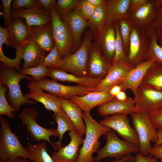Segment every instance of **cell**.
<instances>
[{
	"label": "cell",
	"mask_w": 162,
	"mask_h": 162,
	"mask_svg": "<svg viewBox=\"0 0 162 162\" xmlns=\"http://www.w3.org/2000/svg\"><path fill=\"white\" fill-rule=\"evenodd\" d=\"M20 158H18L14 159H10L6 160L4 162H20ZM0 162H3L2 161H0Z\"/></svg>",
	"instance_id": "cell-57"
},
{
	"label": "cell",
	"mask_w": 162,
	"mask_h": 162,
	"mask_svg": "<svg viewBox=\"0 0 162 162\" xmlns=\"http://www.w3.org/2000/svg\"><path fill=\"white\" fill-rule=\"evenodd\" d=\"M35 2L37 5L50 12L52 8L55 7L56 3L55 0H35Z\"/></svg>",
	"instance_id": "cell-47"
},
{
	"label": "cell",
	"mask_w": 162,
	"mask_h": 162,
	"mask_svg": "<svg viewBox=\"0 0 162 162\" xmlns=\"http://www.w3.org/2000/svg\"><path fill=\"white\" fill-rule=\"evenodd\" d=\"M20 162H29V161L27 159L23 158H20Z\"/></svg>",
	"instance_id": "cell-59"
},
{
	"label": "cell",
	"mask_w": 162,
	"mask_h": 162,
	"mask_svg": "<svg viewBox=\"0 0 162 162\" xmlns=\"http://www.w3.org/2000/svg\"><path fill=\"white\" fill-rule=\"evenodd\" d=\"M24 49L22 55L24 63L22 69L36 67L41 64L48 52L30 39Z\"/></svg>",
	"instance_id": "cell-26"
},
{
	"label": "cell",
	"mask_w": 162,
	"mask_h": 162,
	"mask_svg": "<svg viewBox=\"0 0 162 162\" xmlns=\"http://www.w3.org/2000/svg\"><path fill=\"white\" fill-rule=\"evenodd\" d=\"M112 64L103 56L97 44H92L89 54L88 76L103 79Z\"/></svg>",
	"instance_id": "cell-16"
},
{
	"label": "cell",
	"mask_w": 162,
	"mask_h": 162,
	"mask_svg": "<svg viewBox=\"0 0 162 162\" xmlns=\"http://www.w3.org/2000/svg\"><path fill=\"white\" fill-rule=\"evenodd\" d=\"M8 89L6 86H3L0 84V115H5L12 118L15 117L12 112L16 111L8 104L6 99L5 93L7 91Z\"/></svg>",
	"instance_id": "cell-37"
},
{
	"label": "cell",
	"mask_w": 162,
	"mask_h": 162,
	"mask_svg": "<svg viewBox=\"0 0 162 162\" xmlns=\"http://www.w3.org/2000/svg\"><path fill=\"white\" fill-rule=\"evenodd\" d=\"M104 136L106 141V144L97 151L94 162H99L108 157L120 158L125 155L139 152V146L121 140L112 129Z\"/></svg>",
	"instance_id": "cell-8"
},
{
	"label": "cell",
	"mask_w": 162,
	"mask_h": 162,
	"mask_svg": "<svg viewBox=\"0 0 162 162\" xmlns=\"http://www.w3.org/2000/svg\"><path fill=\"white\" fill-rule=\"evenodd\" d=\"M63 59L55 45L45 57L42 64L47 68H56Z\"/></svg>",
	"instance_id": "cell-38"
},
{
	"label": "cell",
	"mask_w": 162,
	"mask_h": 162,
	"mask_svg": "<svg viewBox=\"0 0 162 162\" xmlns=\"http://www.w3.org/2000/svg\"><path fill=\"white\" fill-rule=\"evenodd\" d=\"M140 85L162 92V64L155 62L147 71Z\"/></svg>",
	"instance_id": "cell-30"
},
{
	"label": "cell",
	"mask_w": 162,
	"mask_h": 162,
	"mask_svg": "<svg viewBox=\"0 0 162 162\" xmlns=\"http://www.w3.org/2000/svg\"><path fill=\"white\" fill-rule=\"evenodd\" d=\"M133 68L128 62L118 61L112 64L107 75L96 88L94 92H109L114 86L119 85Z\"/></svg>",
	"instance_id": "cell-14"
},
{
	"label": "cell",
	"mask_w": 162,
	"mask_h": 162,
	"mask_svg": "<svg viewBox=\"0 0 162 162\" xmlns=\"http://www.w3.org/2000/svg\"><path fill=\"white\" fill-rule=\"evenodd\" d=\"M0 159L4 162L10 159L23 158L31 160L26 148L21 143L17 135L13 132L8 121L0 116Z\"/></svg>",
	"instance_id": "cell-4"
},
{
	"label": "cell",
	"mask_w": 162,
	"mask_h": 162,
	"mask_svg": "<svg viewBox=\"0 0 162 162\" xmlns=\"http://www.w3.org/2000/svg\"><path fill=\"white\" fill-rule=\"evenodd\" d=\"M37 5L35 0H14L11 3V9H28Z\"/></svg>",
	"instance_id": "cell-42"
},
{
	"label": "cell",
	"mask_w": 162,
	"mask_h": 162,
	"mask_svg": "<svg viewBox=\"0 0 162 162\" xmlns=\"http://www.w3.org/2000/svg\"><path fill=\"white\" fill-rule=\"evenodd\" d=\"M60 16L70 29L73 45L77 46L81 40L83 31L88 26L87 21L83 18L76 8Z\"/></svg>",
	"instance_id": "cell-23"
},
{
	"label": "cell",
	"mask_w": 162,
	"mask_h": 162,
	"mask_svg": "<svg viewBox=\"0 0 162 162\" xmlns=\"http://www.w3.org/2000/svg\"><path fill=\"white\" fill-rule=\"evenodd\" d=\"M155 62L152 60L146 61L132 69L119 85L122 91L131 90L134 94L140 85L147 71Z\"/></svg>",
	"instance_id": "cell-20"
},
{
	"label": "cell",
	"mask_w": 162,
	"mask_h": 162,
	"mask_svg": "<svg viewBox=\"0 0 162 162\" xmlns=\"http://www.w3.org/2000/svg\"><path fill=\"white\" fill-rule=\"evenodd\" d=\"M151 123L157 130H162V108L148 115Z\"/></svg>",
	"instance_id": "cell-44"
},
{
	"label": "cell",
	"mask_w": 162,
	"mask_h": 162,
	"mask_svg": "<svg viewBox=\"0 0 162 162\" xmlns=\"http://www.w3.org/2000/svg\"><path fill=\"white\" fill-rule=\"evenodd\" d=\"M150 43L147 30L132 25L127 62L134 68L146 61Z\"/></svg>",
	"instance_id": "cell-9"
},
{
	"label": "cell",
	"mask_w": 162,
	"mask_h": 162,
	"mask_svg": "<svg viewBox=\"0 0 162 162\" xmlns=\"http://www.w3.org/2000/svg\"><path fill=\"white\" fill-rule=\"evenodd\" d=\"M86 1L95 8L106 3V0H86Z\"/></svg>",
	"instance_id": "cell-52"
},
{
	"label": "cell",
	"mask_w": 162,
	"mask_h": 162,
	"mask_svg": "<svg viewBox=\"0 0 162 162\" xmlns=\"http://www.w3.org/2000/svg\"><path fill=\"white\" fill-rule=\"evenodd\" d=\"M50 69L46 76L52 79L62 82L75 83L88 87L96 88L103 80L89 76H78L58 68Z\"/></svg>",
	"instance_id": "cell-22"
},
{
	"label": "cell",
	"mask_w": 162,
	"mask_h": 162,
	"mask_svg": "<svg viewBox=\"0 0 162 162\" xmlns=\"http://www.w3.org/2000/svg\"><path fill=\"white\" fill-rule=\"evenodd\" d=\"M69 134V143L53 152L52 157L54 162H76L79 148L82 144L84 139L74 126L71 128Z\"/></svg>",
	"instance_id": "cell-13"
},
{
	"label": "cell",
	"mask_w": 162,
	"mask_h": 162,
	"mask_svg": "<svg viewBox=\"0 0 162 162\" xmlns=\"http://www.w3.org/2000/svg\"><path fill=\"white\" fill-rule=\"evenodd\" d=\"M158 139L157 141L155 143L154 146H157L162 144V130H157Z\"/></svg>",
	"instance_id": "cell-56"
},
{
	"label": "cell",
	"mask_w": 162,
	"mask_h": 162,
	"mask_svg": "<svg viewBox=\"0 0 162 162\" xmlns=\"http://www.w3.org/2000/svg\"><path fill=\"white\" fill-rule=\"evenodd\" d=\"M22 79H26L28 81L34 80L30 76L23 74L14 68L2 63L1 64L0 84L7 87L8 89V96L10 105L16 112L18 111L24 104L34 105L38 103L35 100L27 98L23 95L20 84V82Z\"/></svg>",
	"instance_id": "cell-1"
},
{
	"label": "cell",
	"mask_w": 162,
	"mask_h": 162,
	"mask_svg": "<svg viewBox=\"0 0 162 162\" xmlns=\"http://www.w3.org/2000/svg\"><path fill=\"white\" fill-rule=\"evenodd\" d=\"M97 45L105 58L112 64L115 56L116 44V33L114 24L104 27L97 32Z\"/></svg>",
	"instance_id": "cell-18"
},
{
	"label": "cell",
	"mask_w": 162,
	"mask_h": 162,
	"mask_svg": "<svg viewBox=\"0 0 162 162\" xmlns=\"http://www.w3.org/2000/svg\"><path fill=\"white\" fill-rule=\"evenodd\" d=\"M38 112L35 107H27L22 110L20 113L19 117L22 122L23 127L27 131L32 140L34 142L46 141L54 147V144L50 139L51 136L58 138L56 129L47 128L39 124L37 120Z\"/></svg>",
	"instance_id": "cell-5"
},
{
	"label": "cell",
	"mask_w": 162,
	"mask_h": 162,
	"mask_svg": "<svg viewBox=\"0 0 162 162\" xmlns=\"http://www.w3.org/2000/svg\"><path fill=\"white\" fill-rule=\"evenodd\" d=\"M59 97L62 108L72 122L76 129L82 136L85 134L86 127L83 122L82 109L70 99Z\"/></svg>",
	"instance_id": "cell-29"
},
{
	"label": "cell",
	"mask_w": 162,
	"mask_h": 162,
	"mask_svg": "<svg viewBox=\"0 0 162 162\" xmlns=\"http://www.w3.org/2000/svg\"><path fill=\"white\" fill-rule=\"evenodd\" d=\"M11 19L17 18L24 19L29 27L51 22L50 12L38 5L28 9L11 10Z\"/></svg>",
	"instance_id": "cell-15"
},
{
	"label": "cell",
	"mask_w": 162,
	"mask_h": 162,
	"mask_svg": "<svg viewBox=\"0 0 162 162\" xmlns=\"http://www.w3.org/2000/svg\"><path fill=\"white\" fill-rule=\"evenodd\" d=\"M94 34L91 29L85 33L79 49L63 59L56 68L80 77L88 76L89 52Z\"/></svg>",
	"instance_id": "cell-3"
},
{
	"label": "cell",
	"mask_w": 162,
	"mask_h": 162,
	"mask_svg": "<svg viewBox=\"0 0 162 162\" xmlns=\"http://www.w3.org/2000/svg\"><path fill=\"white\" fill-rule=\"evenodd\" d=\"M133 162H159V161H158V159L150 154L147 156H145L139 152L136 153L134 157Z\"/></svg>",
	"instance_id": "cell-48"
},
{
	"label": "cell",
	"mask_w": 162,
	"mask_h": 162,
	"mask_svg": "<svg viewBox=\"0 0 162 162\" xmlns=\"http://www.w3.org/2000/svg\"><path fill=\"white\" fill-rule=\"evenodd\" d=\"M151 28L162 31V7H158Z\"/></svg>",
	"instance_id": "cell-46"
},
{
	"label": "cell",
	"mask_w": 162,
	"mask_h": 162,
	"mask_svg": "<svg viewBox=\"0 0 162 162\" xmlns=\"http://www.w3.org/2000/svg\"><path fill=\"white\" fill-rule=\"evenodd\" d=\"M118 22L124 50L125 54L128 56L129 51L130 39L132 24L128 18L122 19Z\"/></svg>",
	"instance_id": "cell-35"
},
{
	"label": "cell",
	"mask_w": 162,
	"mask_h": 162,
	"mask_svg": "<svg viewBox=\"0 0 162 162\" xmlns=\"http://www.w3.org/2000/svg\"><path fill=\"white\" fill-rule=\"evenodd\" d=\"M23 19L17 18L11 19L7 27L10 46L14 49L29 39V27Z\"/></svg>",
	"instance_id": "cell-25"
},
{
	"label": "cell",
	"mask_w": 162,
	"mask_h": 162,
	"mask_svg": "<svg viewBox=\"0 0 162 162\" xmlns=\"http://www.w3.org/2000/svg\"><path fill=\"white\" fill-rule=\"evenodd\" d=\"M147 31L150 37L151 43L146 60H152L162 64V48L158 43L155 30L151 28Z\"/></svg>",
	"instance_id": "cell-34"
},
{
	"label": "cell",
	"mask_w": 162,
	"mask_h": 162,
	"mask_svg": "<svg viewBox=\"0 0 162 162\" xmlns=\"http://www.w3.org/2000/svg\"><path fill=\"white\" fill-rule=\"evenodd\" d=\"M29 89V92L24 96L27 98L42 103L46 109L52 111L54 113L58 112L61 108V100L59 97L46 93L39 88L31 87Z\"/></svg>",
	"instance_id": "cell-27"
},
{
	"label": "cell",
	"mask_w": 162,
	"mask_h": 162,
	"mask_svg": "<svg viewBox=\"0 0 162 162\" xmlns=\"http://www.w3.org/2000/svg\"><path fill=\"white\" fill-rule=\"evenodd\" d=\"M30 39L36 43L41 49L50 52L55 45L52 34L51 23L29 27Z\"/></svg>",
	"instance_id": "cell-24"
},
{
	"label": "cell",
	"mask_w": 162,
	"mask_h": 162,
	"mask_svg": "<svg viewBox=\"0 0 162 162\" xmlns=\"http://www.w3.org/2000/svg\"><path fill=\"white\" fill-rule=\"evenodd\" d=\"M53 40L63 59L71 54L73 46L71 33L67 24L62 19L55 7L50 10Z\"/></svg>",
	"instance_id": "cell-10"
},
{
	"label": "cell",
	"mask_w": 162,
	"mask_h": 162,
	"mask_svg": "<svg viewBox=\"0 0 162 162\" xmlns=\"http://www.w3.org/2000/svg\"><path fill=\"white\" fill-rule=\"evenodd\" d=\"M115 97L116 99L120 100H125L128 98L125 92L122 91L120 92Z\"/></svg>",
	"instance_id": "cell-54"
},
{
	"label": "cell",
	"mask_w": 162,
	"mask_h": 162,
	"mask_svg": "<svg viewBox=\"0 0 162 162\" xmlns=\"http://www.w3.org/2000/svg\"><path fill=\"white\" fill-rule=\"evenodd\" d=\"M106 3L96 8L93 15L87 21L88 26L94 33L102 30L105 27L107 18Z\"/></svg>",
	"instance_id": "cell-33"
},
{
	"label": "cell",
	"mask_w": 162,
	"mask_h": 162,
	"mask_svg": "<svg viewBox=\"0 0 162 162\" xmlns=\"http://www.w3.org/2000/svg\"><path fill=\"white\" fill-rule=\"evenodd\" d=\"M134 157L131 154L123 156L120 158L115 159L112 162H133Z\"/></svg>",
	"instance_id": "cell-51"
},
{
	"label": "cell",
	"mask_w": 162,
	"mask_h": 162,
	"mask_svg": "<svg viewBox=\"0 0 162 162\" xmlns=\"http://www.w3.org/2000/svg\"><path fill=\"white\" fill-rule=\"evenodd\" d=\"M27 86L28 88L31 87L39 88L58 97L67 99L75 96H84L94 92L96 89V88L79 85L72 86L62 84L53 79H49L46 76L39 81L34 80L28 81Z\"/></svg>",
	"instance_id": "cell-7"
},
{
	"label": "cell",
	"mask_w": 162,
	"mask_h": 162,
	"mask_svg": "<svg viewBox=\"0 0 162 162\" xmlns=\"http://www.w3.org/2000/svg\"><path fill=\"white\" fill-rule=\"evenodd\" d=\"M128 115L117 114L107 116L100 123L116 131L125 141L139 147L138 135L134 129L130 126Z\"/></svg>",
	"instance_id": "cell-12"
},
{
	"label": "cell",
	"mask_w": 162,
	"mask_h": 162,
	"mask_svg": "<svg viewBox=\"0 0 162 162\" xmlns=\"http://www.w3.org/2000/svg\"><path fill=\"white\" fill-rule=\"evenodd\" d=\"M96 8L86 0H80L76 9L88 21L93 14Z\"/></svg>",
	"instance_id": "cell-41"
},
{
	"label": "cell",
	"mask_w": 162,
	"mask_h": 162,
	"mask_svg": "<svg viewBox=\"0 0 162 162\" xmlns=\"http://www.w3.org/2000/svg\"><path fill=\"white\" fill-rule=\"evenodd\" d=\"M154 157L162 162V144L152 147L149 153Z\"/></svg>",
	"instance_id": "cell-50"
},
{
	"label": "cell",
	"mask_w": 162,
	"mask_h": 162,
	"mask_svg": "<svg viewBox=\"0 0 162 162\" xmlns=\"http://www.w3.org/2000/svg\"><path fill=\"white\" fill-rule=\"evenodd\" d=\"M0 42L5 44L7 47L10 46L9 39V34L7 28L0 26Z\"/></svg>",
	"instance_id": "cell-49"
},
{
	"label": "cell",
	"mask_w": 162,
	"mask_h": 162,
	"mask_svg": "<svg viewBox=\"0 0 162 162\" xmlns=\"http://www.w3.org/2000/svg\"><path fill=\"white\" fill-rule=\"evenodd\" d=\"M33 162H54L48 153L46 142L42 141L33 144L28 143L26 147Z\"/></svg>",
	"instance_id": "cell-32"
},
{
	"label": "cell",
	"mask_w": 162,
	"mask_h": 162,
	"mask_svg": "<svg viewBox=\"0 0 162 162\" xmlns=\"http://www.w3.org/2000/svg\"><path fill=\"white\" fill-rule=\"evenodd\" d=\"M122 91L121 87L119 85H116L113 86L110 90V94L115 97Z\"/></svg>",
	"instance_id": "cell-53"
},
{
	"label": "cell",
	"mask_w": 162,
	"mask_h": 162,
	"mask_svg": "<svg viewBox=\"0 0 162 162\" xmlns=\"http://www.w3.org/2000/svg\"><path fill=\"white\" fill-rule=\"evenodd\" d=\"M158 8L155 0H148L146 3L130 15L128 18L132 25L147 30L151 28Z\"/></svg>",
	"instance_id": "cell-17"
},
{
	"label": "cell",
	"mask_w": 162,
	"mask_h": 162,
	"mask_svg": "<svg viewBox=\"0 0 162 162\" xmlns=\"http://www.w3.org/2000/svg\"><path fill=\"white\" fill-rule=\"evenodd\" d=\"M158 43L162 48V31L155 29Z\"/></svg>",
	"instance_id": "cell-55"
},
{
	"label": "cell",
	"mask_w": 162,
	"mask_h": 162,
	"mask_svg": "<svg viewBox=\"0 0 162 162\" xmlns=\"http://www.w3.org/2000/svg\"><path fill=\"white\" fill-rule=\"evenodd\" d=\"M134 95L136 112L148 115L162 108V92L140 85Z\"/></svg>",
	"instance_id": "cell-11"
},
{
	"label": "cell",
	"mask_w": 162,
	"mask_h": 162,
	"mask_svg": "<svg viewBox=\"0 0 162 162\" xmlns=\"http://www.w3.org/2000/svg\"><path fill=\"white\" fill-rule=\"evenodd\" d=\"M82 118L86 127V136L80 149L76 162H94V153L99 149L101 142L99 138L111 130L98 122L90 112H82Z\"/></svg>",
	"instance_id": "cell-2"
},
{
	"label": "cell",
	"mask_w": 162,
	"mask_h": 162,
	"mask_svg": "<svg viewBox=\"0 0 162 162\" xmlns=\"http://www.w3.org/2000/svg\"><path fill=\"white\" fill-rule=\"evenodd\" d=\"M80 0H58L56 2L55 8L60 16L75 9Z\"/></svg>",
	"instance_id": "cell-40"
},
{
	"label": "cell",
	"mask_w": 162,
	"mask_h": 162,
	"mask_svg": "<svg viewBox=\"0 0 162 162\" xmlns=\"http://www.w3.org/2000/svg\"><path fill=\"white\" fill-rule=\"evenodd\" d=\"M3 10L2 14L4 18V25L7 27L11 20V3L12 0H2Z\"/></svg>",
	"instance_id": "cell-43"
},
{
	"label": "cell",
	"mask_w": 162,
	"mask_h": 162,
	"mask_svg": "<svg viewBox=\"0 0 162 162\" xmlns=\"http://www.w3.org/2000/svg\"><path fill=\"white\" fill-rule=\"evenodd\" d=\"M158 7H162V0H155Z\"/></svg>",
	"instance_id": "cell-58"
},
{
	"label": "cell",
	"mask_w": 162,
	"mask_h": 162,
	"mask_svg": "<svg viewBox=\"0 0 162 162\" xmlns=\"http://www.w3.org/2000/svg\"><path fill=\"white\" fill-rule=\"evenodd\" d=\"M148 0H130L128 9V17L146 3Z\"/></svg>",
	"instance_id": "cell-45"
},
{
	"label": "cell",
	"mask_w": 162,
	"mask_h": 162,
	"mask_svg": "<svg viewBox=\"0 0 162 162\" xmlns=\"http://www.w3.org/2000/svg\"><path fill=\"white\" fill-rule=\"evenodd\" d=\"M115 98L109 92H92L84 96H73L69 99L83 112H90L94 107L112 100Z\"/></svg>",
	"instance_id": "cell-21"
},
{
	"label": "cell",
	"mask_w": 162,
	"mask_h": 162,
	"mask_svg": "<svg viewBox=\"0 0 162 162\" xmlns=\"http://www.w3.org/2000/svg\"><path fill=\"white\" fill-rule=\"evenodd\" d=\"M130 0H106L107 18L105 27L112 25L123 19L128 18Z\"/></svg>",
	"instance_id": "cell-28"
},
{
	"label": "cell",
	"mask_w": 162,
	"mask_h": 162,
	"mask_svg": "<svg viewBox=\"0 0 162 162\" xmlns=\"http://www.w3.org/2000/svg\"><path fill=\"white\" fill-rule=\"evenodd\" d=\"M50 69L44 67L41 64L32 68L22 69L20 72L25 75H30L33 77L34 80L38 81L46 76Z\"/></svg>",
	"instance_id": "cell-39"
},
{
	"label": "cell",
	"mask_w": 162,
	"mask_h": 162,
	"mask_svg": "<svg viewBox=\"0 0 162 162\" xmlns=\"http://www.w3.org/2000/svg\"><path fill=\"white\" fill-rule=\"evenodd\" d=\"M131 116L134 129L139 139V153L143 156H147L149 154L152 147L151 142L155 143L157 140V130L151 123L148 115L136 112Z\"/></svg>",
	"instance_id": "cell-6"
},
{
	"label": "cell",
	"mask_w": 162,
	"mask_h": 162,
	"mask_svg": "<svg viewBox=\"0 0 162 162\" xmlns=\"http://www.w3.org/2000/svg\"><path fill=\"white\" fill-rule=\"evenodd\" d=\"M97 111L100 115L105 117L117 114L131 115L136 112L134 100L130 97L124 100L115 98L98 106Z\"/></svg>",
	"instance_id": "cell-19"
},
{
	"label": "cell",
	"mask_w": 162,
	"mask_h": 162,
	"mask_svg": "<svg viewBox=\"0 0 162 162\" xmlns=\"http://www.w3.org/2000/svg\"><path fill=\"white\" fill-rule=\"evenodd\" d=\"M114 24L116 33V44L115 55L112 64L118 61L127 62L128 56L124 50L118 22Z\"/></svg>",
	"instance_id": "cell-36"
},
{
	"label": "cell",
	"mask_w": 162,
	"mask_h": 162,
	"mask_svg": "<svg viewBox=\"0 0 162 162\" xmlns=\"http://www.w3.org/2000/svg\"><path fill=\"white\" fill-rule=\"evenodd\" d=\"M52 118L58 125L56 129L59 136V140L53 143V148L56 151L63 146L62 141L65 133L69 131L74 126L71 120L62 107L58 111L54 113Z\"/></svg>",
	"instance_id": "cell-31"
}]
</instances>
